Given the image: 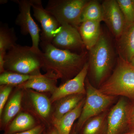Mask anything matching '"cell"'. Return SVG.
<instances>
[{"instance_id":"ac0fdd59","label":"cell","mask_w":134,"mask_h":134,"mask_svg":"<svg viewBox=\"0 0 134 134\" xmlns=\"http://www.w3.org/2000/svg\"><path fill=\"white\" fill-rule=\"evenodd\" d=\"M100 22L87 21L82 22L78 30L85 48L90 50L98 41L102 32Z\"/></svg>"},{"instance_id":"ba28073f","label":"cell","mask_w":134,"mask_h":134,"mask_svg":"<svg viewBox=\"0 0 134 134\" xmlns=\"http://www.w3.org/2000/svg\"><path fill=\"white\" fill-rule=\"evenodd\" d=\"M18 5L19 13L15 20V24L20 27L22 35L29 34L31 37L32 48L37 52L41 53L39 48L41 30L34 20L31 14L32 0H12Z\"/></svg>"},{"instance_id":"cb8c5ba5","label":"cell","mask_w":134,"mask_h":134,"mask_svg":"<svg viewBox=\"0 0 134 134\" xmlns=\"http://www.w3.org/2000/svg\"><path fill=\"white\" fill-rule=\"evenodd\" d=\"M37 76L5 71L0 75V85H10L15 87Z\"/></svg>"},{"instance_id":"d6a6232c","label":"cell","mask_w":134,"mask_h":134,"mask_svg":"<svg viewBox=\"0 0 134 134\" xmlns=\"http://www.w3.org/2000/svg\"><path fill=\"white\" fill-rule=\"evenodd\" d=\"M8 2V1H5V0H1V4H4L5 3H7Z\"/></svg>"},{"instance_id":"5bb4252c","label":"cell","mask_w":134,"mask_h":134,"mask_svg":"<svg viewBox=\"0 0 134 134\" xmlns=\"http://www.w3.org/2000/svg\"><path fill=\"white\" fill-rule=\"evenodd\" d=\"M58 76L51 72H46L44 75L37 76L30 79L24 83L16 86L15 88L23 89H31L41 93H53L58 86Z\"/></svg>"},{"instance_id":"4316f807","label":"cell","mask_w":134,"mask_h":134,"mask_svg":"<svg viewBox=\"0 0 134 134\" xmlns=\"http://www.w3.org/2000/svg\"><path fill=\"white\" fill-rule=\"evenodd\" d=\"M127 119V131H134V101L132 104H129Z\"/></svg>"},{"instance_id":"f546056e","label":"cell","mask_w":134,"mask_h":134,"mask_svg":"<svg viewBox=\"0 0 134 134\" xmlns=\"http://www.w3.org/2000/svg\"><path fill=\"white\" fill-rule=\"evenodd\" d=\"M46 134H59L56 130L52 126L46 128Z\"/></svg>"},{"instance_id":"3957f363","label":"cell","mask_w":134,"mask_h":134,"mask_svg":"<svg viewBox=\"0 0 134 134\" xmlns=\"http://www.w3.org/2000/svg\"><path fill=\"white\" fill-rule=\"evenodd\" d=\"M98 89L105 95L134 100V66L119 57L112 74Z\"/></svg>"},{"instance_id":"5b68a950","label":"cell","mask_w":134,"mask_h":134,"mask_svg":"<svg viewBox=\"0 0 134 134\" xmlns=\"http://www.w3.org/2000/svg\"><path fill=\"white\" fill-rule=\"evenodd\" d=\"M86 93L85 102L81 115L75 124L77 134L85 123L92 117L99 115L110 109L117 101L115 96L105 95L94 87L88 77L85 82Z\"/></svg>"},{"instance_id":"44dd1931","label":"cell","mask_w":134,"mask_h":134,"mask_svg":"<svg viewBox=\"0 0 134 134\" xmlns=\"http://www.w3.org/2000/svg\"><path fill=\"white\" fill-rule=\"evenodd\" d=\"M110 109L88 120L78 134H107L108 116Z\"/></svg>"},{"instance_id":"83f0119b","label":"cell","mask_w":134,"mask_h":134,"mask_svg":"<svg viewBox=\"0 0 134 134\" xmlns=\"http://www.w3.org/2000/svg\"><path fill=\"white\" fill-rule=\"evenodd\" d=\"M46 128L45 125L43 124H39L30 130L14 134H43Z\"/></svg>"},{"instance_id":"30bf717a","label":"cell","mask_w":134,"mask_h":134,"mask_svg":"<svg viewBox=\"0 0 134 134\" xmlns=\"http://www.w3.org/2000/svg\"><path fill=\"white\" fill-rule=\"evenodd\" d=\"M88 69V63L87 62L78 74L58 87L51 94L50 99L52 104L67 96L75 94L86 95L85 82Z\"/></svg>"},{"instance_id":"2e32d148","label":"cell","mask_w":134,"mask_h":134,"mask_svg":"<svg viewBox=\"0 0 134 134\" xmlns=\"http://www.w3.org/2000/svg\"><path fill=\"white\" fill-rule=\"evenodd\" d=\"M23 89L16 88V90L5 106L1 116V129L4 131L22 110L23 97Z\"/></svg>"},{"instance_id":"4fadbf2b","label":"cell","mask_w":134,"mask_h":134,"mask_svg":"<svg viewBox=\"0 0 134 134\" xmlns=\"http://www.w3.org/2000/svg\"><path fill=\"white\" fill-rule=\"evenodd\" d=\"M51 43L56 48L71 52L85 48L78 29L69 25H61Z\"/></svg>"},{"instance_id":"d6986e66","label":"cell","mask_w":134,"mask_h":134,"mask_svg":"<svg viewBox=\"0 0 134 134\" xmlns=\"http://www.w3.org/2000/svg\"><path fill=\"white\" fill-rule=\"evenodd\" d=\"M30 114L21 111L10 123L3 134H14L30 130L39 125Z\"/></svg>"},{"instance_id":"8fae6325","label":"cell","mask_w":134,"mask_h":134,"mask_svg":"<svg viewBox=\"0 0 134 134\" xmlns=\"http://www.w3.org/2000/svg\"><path fill=\"white\" fill-rule=\"evenodd\" d=\"M129 104L125 98L120 97L110 108L107 134H123L127 131Z\"/></svg>"},{"instance_id":"1f68e13d","label":"cell","mask_w":134,"mask_h":134,"mask_svg":"<svg viewBox=\"0 0 134 134\" xmlns=\"http://www.w3.org/2000/svg\"><path fill=\"white\" fill-rule=\"evenodd\" d=\"M123 134H134V131H127Z\"/></svg>"},{"instance_id":"7a4b0ae2","label":"cell","mask_w":134,"mask_h":134,"mask_svg":"<svg viewBox=\"0 0 134 134\" xmlns=\"http://www.w3.org/2000/svg\"><path fill=\"white\" fill-rule=\"evenodd\" d=\"M88 53V72L98 88L111 75L115 53L110 38L101 33L98 41Z\"/></svg>"},{"instance_id":"484cf974","label":"cell","mask_w":134,"mask_h":134,"mask_svg":"<svg viewBox=\"0 0 134 134\" xmlns=\"http://www.w3.org/2000/svg\"><path fill=\"white\" fill-rule=\"evenodd\" d=\"M14 86L8 85L0 86V117L2 114L5 106L7 103Z\"/></svg>"},{"instance_id":"52a82bcc","label":"cell","mask_w":134,"mask_h":134,"mask_svg":"<svg viewBox=\"0 0 134 134\" xmlns=\"http://www.w3.org/2000/svg\"><path fill=\"white\" fill-rule=\"evenodd\" d=\"M23 91L22 109L30 114L40 124L47 128L52 126L53 108L50 98L31 89L23 90Z\"/></svg>"},{"instance_id":"8992f818","label":"cell","mask_w":134,"mask_h":134,"mask_svg":"<svg viewBox=\"0 0 134 134\" xmlns=\"http://www.w3.org/2000/svg\"><path fill=\"white\" fill-rule=\"evenodd\" d=\"M89 0H49L45 8L61 25H69L78 29L83 11Z\"/></svg>"},{"instance_id":"e575fe53","label":"cell","mask_w":134,"mask_h":134,"mask_svg":"<svg viewBox=\"0 0 134 134\" xmlns=\"http://www.w3.org/2000/svg\"><path fill=\"white\" fill-rule=\"evenodd\" d=\"M43 134H46V130L45 131H44V132Z\"/></svg>"},{"instance_id":"f1b7e54d","label":"cell","mask_w":134,"mask_h":134,"mask_svg":"<svg viewBox=\"0 0 134 134\" xmlns=\"http://www.w3.org/2000/svg\"><path fill=\"white\" fill-rule=\"evenodd\" d=\"M6 53L0 52V73H3L5 72V56Z\"/></svg>"},{"instance_id":"6da1fadb","label":"cell","mask_w":134,"mask_h":134,"mask_svg":"<svg viewBox=\"0 0 134 134\" xmlns=\"http://www.w3.org/2000/svg\"><path fill=\"white\" fill-rule=\"evenodd\" d=\"M42 69L51 72L63 83L72 79L81 72L87 62L88 54H78L55 47L52 43L41 42Z\"/></svg>"},{"instance_id":"7c38bea8","label":"cell","mask_w":134,"mask_h":134,"mask_svg":"<svg viewBox=\"0 0 134 134\" xmlns=\"http://www.w3.org/2000/svg\"><path fill=\"white\" fill-rule=\"evenodd\" d=\"M103 21L110 31L118 38L126 26L125 18L117 0H105L102 3Z\"/></svg>"},{"instance_id":"d4e9b609","label":"cell","mask_w":134,"mask_h":134,"mask_svg":"<svg viewBox=\"0 0 134 134\" xmlns=\"http://www.w3.org/2000/svg\"><path fill=\"white\" fill-rule=\"evenodd\" d=\"M125 18L126 25L134 23V0H117Z\"/></svg>"},{"instance_id":"ffe728a7","label":"cell","mask_w":134,"mask_h":134,"mask_svg":"<svg viewBox=\"0 0 134 134\" xmlns=\"http://www.w3.org/2000/svg\"><path fill=\"white\" fill-rule=\"evenodd\" d=\"M85 96L83 94L71 95L60 99L54 103V106L53 108L52 121L60 119L74 109Z\"/></svg>"},{"instance_id":"836d02e7","label":"cell","mask_w":134,"mask_h":134,"mask_svg":"<svg viewBox=\"0 0 134 134\" xmlns=\"http://www.w3.org/2000/svg\"><path fill=\"white\" fill-rule=\"evenodd\" d=\"M130 63L132 65V66H134V58L132 60V62H131Z\"/></svg>"},{"instance_id":"9a60e30c","label":"cell","mask_w":134,"mask_h":134,"mask_svg":"<svg viewBox=\"0 0 134 134\" xmlns=\"http://www.w3.org/2000/svg\"><path fill=\"white\" fill-rule=\"evenodd\" d=\"M116 40L119 57L130 63L134 58V23L126 25L121 35Z\"/></svg>"},{"instance_id":"603a6c76","label":"cell","mask_w":134,"mask_h":134,"mask_svg":"<svg viewBox=\"0 0 134 134\" xmlns=\"http://www.w3.org/2000/svg\"><path fill=\"white\" fill-rule=\"evenodd\" d=\"M17 37L14 29L6 24L0 26V52L7 53L16 44Z\"/></svg>"},{"instance_id":"4dcf8cb0","label":"cell","mask_w":134,"mask_h":134,"mask_svg":"<svg viewBox=\"0 0 134 134\" xmlns=\"http://www.w3.org/2000/svg\"><path fill=\"white\" fill-rule=\"evenodd\" d=\"M70 134H77L76 131L75 126V124L73 128H72V130H71V132H70Z\"/></svg>"},{"instance_id":"277c9868","label":"cell","mask_w":134,"mask_h":134,"mask_svg":"<svg viewBox=\"0 0 134 134\" xmlns=\"http://www.w3.org/2000/svg\"><path fill=\"white\" fill-rule=\"evenodd\" d=\"M41 52H37L31 46L16 44L5 54V71L32 75H41Z\"/></svg>"},{"instance_id":"e0dca14e","label":"cell","mask_w":134,"mask_h":134,"mask_svg":"<svg viewBox=\"0 0 134 134\" xmlns=\"http://www.w3.org/2000/svg\"><path fill=\"white\" fill-rule=\"evenodd\" d=\"M85 97L76 107L58 119L52 121V125L57 130L59 134H70L74 122L78 120L81 114L85 102Z\"/></svg>"},{"instance_id":"7402d4cb","label":"cell","mask_w":134,"mask_h":134,"mask_svg":"<svg viewBox=\"0 0 134 134\" xmlns=\"http://www.w3.org/2000/svg\"><path fill=\"white\" fill-rule=\"evenodd\" d=\"M87 21L101 22L103 21L102 4L98 1H89L85 6L81 17V24Z\"/></svg>"},{"instance_id":"9c48e42d","label":"cell","mask_w":134,"mask_h":134,"mask_svg":"<svg viewBox=\"0 0 134 134\" xmlns=\"http://www.w3.org/2000/svg\"><path fill=\"white\" fill-rule=\"evenodd\" d=\"M32 8L34 16L41 24V42L52 43L61 25L52 15L43 8L41 0H32Z\"/></svg>"}]
</instances>
